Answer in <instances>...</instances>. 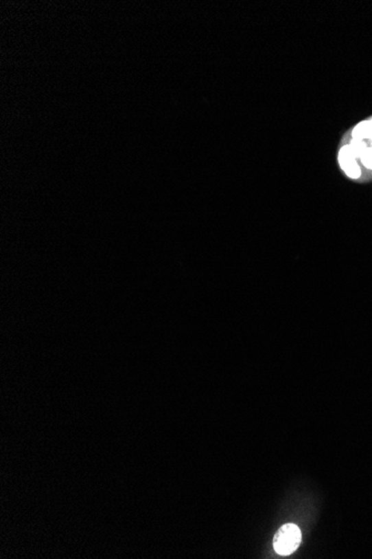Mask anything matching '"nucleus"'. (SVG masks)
Instances as JSON below:
<instances>
[{
	"label": "nucleus",
	"mask_w": 372,
	"mask_h": 559,
	"mask_svg": "<svg viewBox=\"0 0 372 559\" xmlns=\"http://www.w3.org/2000/svg\"><path fill=\"white\" fill-rule=\"evenodd\" d=\"M340 169L351 180H372V118L358 123L343 138L338 153Z\"/></svg>",
	"instance_id": "f257e3e1"
},
{
	"label": "nucleus",
	"mask_w": 372,
	"mask_h": 559,
	"mask_svg": "<svg viewBox=\"0 0 372 559\" xmlns=\"http://www.w3.org/2000/svg\"><path fill=\"white\" fill-rule=\"evenodd\" d=\"M300 544H301V530L293 524L281 527L273 540L275 551L282 556H288L293 551H296Z\"/></svg>",
	"instance_id": "f03ea898"
}]
</instances>
